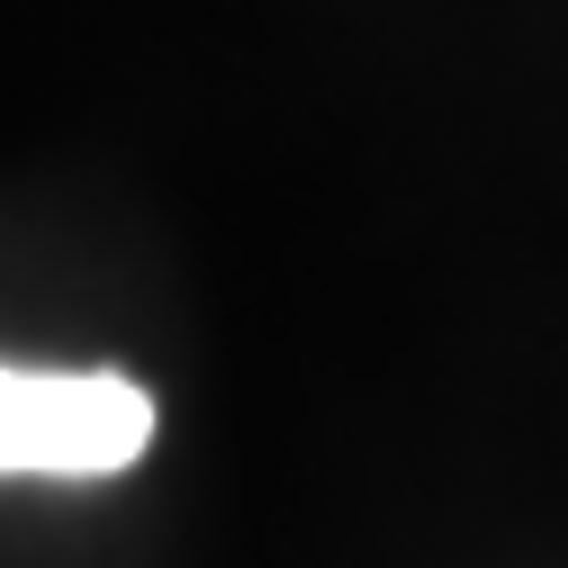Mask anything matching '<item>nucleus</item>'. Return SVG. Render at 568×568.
Listing matches in <instances>:
<instances>
[{"label": "nucleus", "instance_id": "f257e3e1", "mask_svg": "<svg viewBox=\"0 0 568 568\" xmlns=\"http://www.w3.org/2000/svg\"><path fill=\"white\" fill-rule=\"evenodd\" d=\"M154 443V397L118 371L0 362V478H118Z\"/></svg>", "mask_w": 568, "mask_h": 568}]
</instances>
